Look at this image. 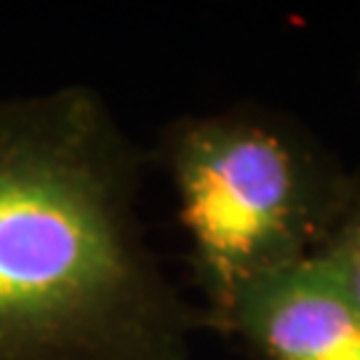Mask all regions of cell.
<instances>
[{"mask_svg": "<svg viewBox=\"0 0 360 360\" xmlns=\"http://www.w3.org/2000/svg\"><path fill=\"white\" fill-rule=\"evenodd\" d=\"M139 294L115 184L83 120L0 110V360L102 352Z\"/></svg>", "mask_w": 360, "mask_h": 360, "instance_id": "6da1fadb", "label": "cell"}, {"mask_svg": "<svg viewBox=\"0 0 360 360\" xmlns=\"http://www.w3.org/2000/svg\"><path fill=\"white\" fill-rule=\"evenodd\" d=\"M328 257L334 259L336 270L347 285L349 296L355 299V304L360 309V217L345 230V235L336 240V245L328 248Z\"/></svg>", "mask_w": 360, "mask_h": 360, "instance_id": "277c9868", "label": "cell"}, {"mask_svg": "<svg viewBox=\"0 0 360 360\" xmlns=\"http://www.w3.org/2000/svg\"><path fill=\"white\" fill-rule=\"evenodd\" d=\"M174 168L181 219L221 309L302 257L304 198L281 139L254 126L206 123L184 134Z\"/></svg>", "mask_w": 360, "mask_h": 360, "instance_id": "7a4b0ae2", "label": "cell"}, {"mask_svg": "<svg viewBox=\"0 0 360 360\" xmlns=\"http://www.w3.org/2000/svg\"><path fill=\"white\" fill-rule=\"evenodd\" d=\"M230 315L270 360H360V309L328 251L257 278Z\"/></svg>", "mask_w": 360, "mask_h": 360, "instance_id": "3957f363", "label": "cell"}]
</instances>
